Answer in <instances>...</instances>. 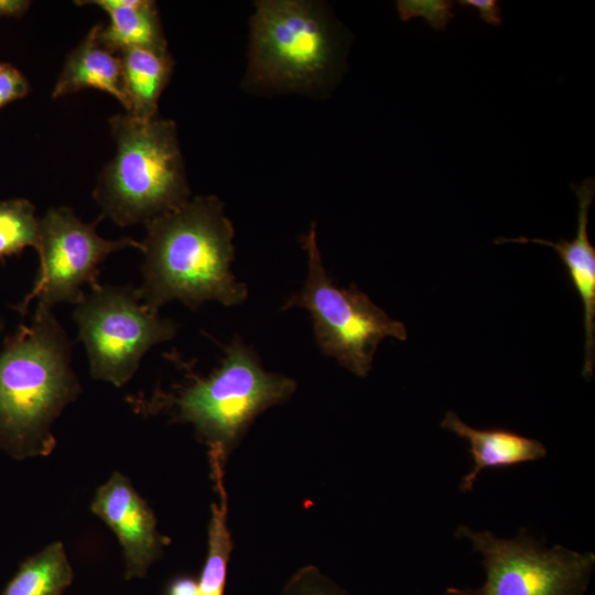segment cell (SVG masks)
I'll use <instances>...</instances> for the list:
<instances>
[{"instance_id": "obj_13", "label": "cell", "mask_w": 595, "mask_h": 595, "mask_svg": "<svg viewBox=\"0 0 595 595\" xmlns=\"http://www.w3.org/2000/svg\"><path fill=\"white\" fill-rule=\"evenodd\" d=\"M99 23L67 55L64 67L52 91L58 98L86 88H95L113 96L128 111L119 54L110 51L98 39Z\"/></svg>"}, {"instance_id": "obj_2", "label": "cell", "mask_w": 595, "mask_h": 595, "mask_svg": "<svg viewBox=\"0 0 595 595\" xmlns=\"http://www.w3.org/2000/svg\"><path fill=\"white\" fill-rule=\"evenodd\" d=\"M72 344L52 309L36 306L0 347V444L22 455L47 454L51 425L80 392Z\"/></svg>"}, {"instance_id": "obj_23", "label": "cell", "mask_w": 595, "mask_h": 595, "mask_svg": "<svg viewBox=\"0 0 595 595\" xmlns=\"http://www.w3.org/2000/svg\"><path fill=\"white\" fill-rule=\"evenodd\" d=\"M165 595H197V582L187 575L177 576L167 585Z\"/></svg>"}, {"instance_id": "obj_17", "label": "cell", "mask_w": 595, "mask_h": 595, "mask_svg": "<svg viewBox=\"0 0 595 595\" xmlns=\"http://www.w3.org/2000/svg\"><path fill=\"white\" fill-rule=\"evenodd\" d=\"M72 580L64 547L54 542L20 565L2 595H62Z\"/></svg>"}, {"instance_id": "obj_1", "label": "cell", "mask_w": 595, "mask_h": 595, "mask_svg": "<svg viewBox=\"0 0 595 595\" xmlns=\"http://www.w3.org/2000/svg\"><path fill=\"white\" fill-rule=\"evenodd\" d=\"M144 226L138 291L150 310L159 312L172 300L195 309L207 301L232 306L247 299V285L230 269L235 231L218 197H191Z\"/></svg>"}, {"instance_id": "obj_3", "label": "cell", "mask_w": 595, "mask_h": 595, "mask_svg": "<svg viewBox=\"0 0 595 595\" xmlns=\"http://www.w3.org/2000/svg\"><path fill=\"white\" fill-rule=\"evenodd\" d=\"M223 350L219 367L207 377L194 374L190 364L170 355L186 371L188 381L173 392L154 394L147 407L152 412L167 410L175 421L193 424L209 452L226 458L256 416L285 401L296 383L267 371L257 353L238 336Z\"/></svg>"}, {"instance_id": "obj_7", "label": "cell", "mask_w": 595, "mask_h": 595, "mask_svg": "<svg viewBox=\"0 0 595 595\" xmlns=\"http://www.w3.org/2000/svg\"><path fill=\"white\" fill-rule=\"evenodd\" d=\"M74 321L94 379L122 387L155 345L173 338L177 324L141 301L131 285L97 284L75 305Z\"/></svg>"}, {"instance_id": "obj_9", "label": "cell", "mask_w": 595, "mask_h": 595, "mask_svg": "<svg viewBox=\"0 0 595 595\" xmlns=\"http://www.w3.org/2000/svg\"><path fill=\"white\" fill-rule=\"evenodd\" d=\"M101 219L84 223L65 206L52 207L39 218L37 275L30 293L14 310L25 315L33 301L47 309L60 303L76 305L84 298L85 284H98V267L111 252L141 248L140 241L131 238H101L96 230Z\"/></svg>"}, {"instance_id": "obj_12", "label": "cell", "mask_w": 595, "mask_h": 595, "mask_svg": "<svg viewBox=\"0 0 595 595\" xmlns=\"http://www.w3.org/2000/svg\"><path fill=\"white\" fill-rule=\"evenodd\" d=\"M441 426L469 444L468 452L473 465L461 482L459 490L474 489L478 475L484 469L508 468L522 463L534 462L547 456L545 446L505 428L477 429L465 423L454 411H447Z\"/></svg>"}, {"instance_id": "obj_4", "label": "cell", "mask_w": 595, "mask_h": 595, "mask_svg": "<svg viewBox=\"0 0 595 595\" xmlns=\"http://www.w3.org/2000/svg\"><path fill=\"white\" fill-rule=\"evenodd\" d=\"M116 153L102 169L94 198L101 217L118 226L147 224L191 198L177 128L173 120L109 118Z\"/></svg>"}, {"instance_id": "obj_25", "label": "cell", "mask_w": 595, "mask_h": 595, "mask_svg": "<svg viewBox=\"0 0 595 595\" xmlns=\"http://www.w3.org/2000/svg\"><path fill=\"white\" fill-rule=\"evenodd\" d=\"M2 66H3V63H0V71H1Z\"/></svg>"}, {"instance_id": "obj_20", "label": "cell", "mask_w": 595, "mask_h": 595, "mask_svg": "<svg viewBox=\"0 0 595 595\" xmlns=\"http://www.w3.org/2000/svg\"><path fill=\"white\" fill-rule=\"evenodd\" d=\"M285 595H347L312 566L299 571L288 583Z\"/></svg>"}, {"instance_id": "obj_22", "label": "cell", "mask_w": 595, "mask_h": 595, "mask_svg": "<svg viewBox=\"0 0 595 595\" xmlns=\"http://www.w3.org/2000/svg\"><path fill=\"white\" fill-rule=\"evenodd\" d=\"M462 7L474 8L478 11L479 18L491 25L501 24V11L496 0H461Z\"/></svg>"}, {"instance_id": "obj_11", "label": "cell", "mask_w": 595, "mask_h": 595, "mask_svg": "<svg viewBox=\"0 0 595 595\" xmlns=\"http://www.w3.org/2000/svg\"><path fill=\"white\" fill-rule=\"evenodd\" d=\"M577 202V227L574 238L551 241L541 238H498L501 242H536L553 248L565 268L570 280L577 291L584 311V365L582 375L591 379L595 364V247L587 232L588 212L595 195L594 177L585 178L581 185L571 184Z\"/></svg>"}, {"instance_id": "obj_18", "label": "cell", "mask_w": 595, "mask_h": 595, "mask_svg": "<svg viewBox=\"0 0 595 595\" xmlns=\"http://www.w3.org/2000/svg\"><path fill=\"white\" fill-rule=\"evenodd\" d=\"M39 218L34 205L25 198L0 201V260L36 248Z\"/></svg>"}, {"instance_id": "obj_5", "label": "cell", "mask_w": 595, "mask_h": 595, "mask_svg": "<svg viewBox=\"0 0 595 595\" xmlns=\"http://www.w3.org/2000/svg\"><path fill=\"white\" fill-rule=\"evenodd\" d=\"M339 40L322 6L260 0L250 20L247 83L269 90L310 93L338 66Z\"/></svg>"}, {"instance_id": "obj_16", "label": "cell", "mask_w": 595, "mask_h": 595, "mask_svg": "<svg viewBox=\"0 0 595 595\" xmlns=\"http://www.w3.org/2000/svg\"><path fill=\"white\" fill-rule=\"evenodd\" d=\"M209 457L219 501L212 505L207 555L197 582V595H224L232 542L227 527V495L223 485L224 461L215 455Z\"/></svg>"}, {"instance_id": "obj_14", "label": "cell", "mask_w": 595, "mask_h": 595, "mask_svg": "<svg viewBox=\"0 0 595 595\" xmlns=\"http://www.w3.org/2000/svg\"><path fill=\"white\" fill-rule=\"evenodd\" d=\"M94 4L107 12L109 24L99 23L98 39L115 53L127 48L169 52L160 14L150 0L77 1Z\"/></svg>"}, {"instance_id": "obj_8", "label": "cell", "mask_w": 595, "mask_h": 595, "mask_svg": "<svg viewBox=\"0 0 595 595\" xmlns=\"http://www.w3.org/2000/svg\"><path fill=\"white\" fill-rule=\"evenodd\" d=\"M455 537L482 554L486 580L476 589L448 587V595H583L595 565L593 552L547 548L523 527L505 539L461 524Z\"/></svg>"}, {"instance_id": "obj_6", "label": "cell", "mask_w": 595, "mask_h": 595, "mask_svg": "<svg viewBox=\"0 0 595 595\" xmlns=\"http://www.w3.org/2000/svg\"><path fill=\"white\" fill-rule=\"evenodd\" d=\"M301 245L307 255V275L302 289L285 301L282 310L309 311L323 354L356 376L366 377L381 340L386 337L405 340L407 329L355 284L335 285L322 262L316 224L301 237Z\"/></svg>"}, {"instance_id": "obj_21", "label": "cell", "mask_w": 595, "mask_h": 595, "mask_svg": "<svg viewBox=\"0 0 595 595\" xmlns=\"http://www.w3.org/2000/svg\"><path fill=\"white\" fill-rule=\"evenodd\" d=\"M30 86L26 78L13 65L3 64L0 71V108L25 97Z\"/></svg>"}, {"instance_id": "obj_24", "label": "cell", "mask_w": 595, "mask_h": 595, "mask_svg": "<svg viewBox=\"0 0 595 595\" xmlns=\"http://www.w3.org/2000/svg\"><path fill=\"white\" fill-rule=\"evenodd\" d=\"M30 4L28 0H0V17L20 18Z\"/></svg>"}, {"instance_id": "obj_10", "label": "cell", "mask_w": 595, "mask_h": 595, "mask_svg": "<svg viewBox=\"0 0 595 595\" xmlns=\"http://www.w3.org/2000/svg\"><path fill=\"white\" fill-rule=\"evenodd\" d=\"M90 508L117 534L125 552L126 578L144 576L164 545L145 500L122 474L113 473L97 489Z\"/></svg>"}, {"instance_id": "obj_19", "label": "cell", "mask_w": 595, "mask_h": 595, "mask_svg": "<svg viewBox=\"0 0 595 595\" xmlns=\"http://www.w3.org/2000/svg\"><path fill=\"white\" fill-rule=\"evenodd\" d=\"M453 1L447 0H399L398 13L403 21L412 18H423L433 29L444 30L454 18Z\"/></svg>"}, {"instance_id": "obj_15", "label": "cell", "mask_w": 595, "mask_h": 595, "mask_svg": "<svg viewBox=\"0 0 595 595\" xmlns=\"http://www.w3.org/2000/svg\"><path fill=\"white\" fill-rule=\"evenodd\" d=\"M118 54L129 104L127 113L141 121L155 118L159 99L172 76V56L143 48H127Z\"/></svg>"}]
</instances>
